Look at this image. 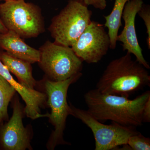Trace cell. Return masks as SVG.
Segmentation results:
<instances>
[{
  "mask_svg": "<svg viewBox=\"0 0 150 150\" xmlns=\"http://www.w3.org/2000/svg\"><path fill=\"white\" fill-rule=\"evenodd\" d=\"M127 144L131 150H149L150 139L144 137L139 132L129 137Z\"/></svg>",
  "mask_w": 150,
  "mask_h": 150,
  "instance_id": "cell-15",
  "label": "cell"
},
{
  "mask_svg": "<svg viewBox=\"0 0 150 150\" xmlns=\"http://www.w3.org/2000/svg\"><path fill=\"white\" fill-rule=\"evenodd\" d=\"M147 70L127 52L108 64L96 89L102 93L129 98L146 86H149L150 76Z\"/></svg>",
  "mask_w": 150,
  "mask_h": 150,
  "instance_id": "cell-2",
  "label": "cell"
},
{
  "mask_svg": "<svg viewBox=\"0 0 150 150\" xmlns=\"http://www.w3.org/2000/svg\"><path fill=\"white\" fill-rule=\"evenodd\" d=\"M130 0H115L114 6L111 13L104 16L105 22V27L108 29L110 39V49L114 50L116 47L118 31L122 25L121 22L122 13L126 3Z\"/></svg>",
  "mask_w": 150,
  "mask_h": 150,
  "instance_id": "cell-13",
  "label": "cell"
},
{
  "mask_svg": "<svg viewBox=\"0 0 150 150\" xmlns=\"http://www.w3.org/2000/svg\"><path fill=\"white\" fill-rule=\"evenodd\" d=\"M138 14L144 22L146 28L148 36L146 39L147 44L148 48L150 49V7L149 5L144 4L142 6V8L138 13Z\"/></svg>",
  "mask_w": 150,
  "mask_h": 150,
  "instance_id": "cell-16",
  "label": "cell"
},
{
  "mask_svg": "<svg viewBox=\"0 0 150 150\" xmlns=\"http://www.w3.org/2000/svg\"><path fill=\"white\" fill-rule=\"evenodd\" d=\"M110 44V37L104 25L91 21L71 47L83 62L96 64L106 55Z\"/></svg>",
  "mask_w": 150,
  "mask_h": 150,
  "instance_id": "cell-8",
  "label": "cell"
},
{
  "mask_svg": "<svg viewBox=\"0 0 150 150\" xmlns=\"http://www.w3.org/2000/svg\"><path fill=\"white\" fill-rule=\"evenodd\" d=\"M87 6H93L94 8L103 10L107 6L106 0H79Z\"/></svg>",
  "mask_w": 150,
  "mask_h": 150,
  "instance_id": "cell-17",
  "label": "cell"
},
{
  "mask_svg": "<svg viewBox=\"0 0 150 150\" xmlns=\"http://www.w3.org/2000/svg\"><path fill=\"white\" fill-rule=\"evenodd\" d=\"M82 76L81 72L66 80L55 81L46 78L42 81L51 113L41 114L40 117H48L50 123L54 127V130L47 143L48 150H54L58 145L69 144L63 137L66 121L69 115V105L67 101V92L70 86L76 82Z\"/></svg>",
  "mask_w": 150,
  "mask_h": 150,
  "instance_id": "cell-4",
  "label": "cell"
},
{
  "mask_svg": "<svg viewBox=\"0 0 150 150\" xmlns=\"http://www.w3.org/2000/svg\"><path fill=\"white\" fill-rule=\"evenodd\" d=\"M69 115L80 120L91 130L95 140V150H115L118 146L127 144L129 137L139 134L135 127L112 122L110 125L101 123L87 110L69 105Z\"/></svg>",
  "mask_w": 150,
  "mask_h": 150,
  "instance_id": "cell-7",
  "label": "cell"
},
{
  "mask_svg": "<svg viewBox=\"0 0 150 150\" xmlns=\"http://www.w3.org/2000/svg\"><path fill=\"white\" fill-rule=\"evenodd\" d=\"M150 97L148 91L133 100L126 97L103 93L96 88L84 95L88 111L100 121L110 120L123 126L135 127L143 125V111Z\"/></svg>",
  "mask_w": 150,
  "mask_h": 150,
  "instance_id": "cell-1",
  "label": "cell"
},
{
  "mask_svg": "<svg viewBox=\"0 0 150 150\" xmlns=\"http://www.w3.org/2000/svg\"><path fill=\"white\" fill-rule=\"evenodd\" d=\"M7 1V0H0V1Z\"/></svg>",
  "mask_w": 150,
  "mask_h": 150,
  "instance_id": "cell-20",
  "label": "cell"
},
{
  "mask_svg": "<svg viewBox=\"0 0 150 150\" xmlns=\"http://www.w3.org/2000/svg\"><path fill=\"white\" fill-rule=\"evenodd\" d=\"M16 92L10 83L0 75V123L8 120V107Z\"/></svg>",
  "mask_w": 150,
  "mask_h": 150,
  "instance_id": "cell-14",
  "label": "cell"
},
{
  "mask_svg": "<svg viewBox=\"0 0 150 150\" xmlns=\"http://www.w3.org/2000/svg\"><path fill=\"white\" fill-rule=\"evenodd\" d=\"M150 122V97L145 103L143 111V123Z\"/></svg>",
  "mask_w": 150,
  "mask_h": 150,
  "instance_id": "cell-18",
  "label": "cell"
},
{
  "mask_svg": "<svg viewBox=\"0 0 150 150\" xmlns=\"http://www.w3.org/2000/svg\"><path fill=\"white\" fill-rule=\"evenodd\" d=\"M0 48L18 59L30 64L39 62L40 52L28 45L15 32L8 30L6 33H0Z\"/></svg>",
  "mask_w": 150,
  "mask_h": 150,
  "instance_id": "cell-11",
  "label": "cell"
},
{
  "mask_svg": "<svg viewBox=\"0 0 150 150\" xmlns=\"http://www.w3.org/2000/svg\"><path fill=\"white\" fill-rule=\"evenodd\" d=\"M92 12L79 0H69L51 20L48 30L54 43L71 47L91 21Z\"/></svg>",
  "mask_w": 150,
  "mask_h": 150,
  "instance_id": "cell-5",
  "label": "cell"
},
{
  "mask_svg": "<svg viewBox=\"0 0 150 150\" xmlns=\"http://www.w3.org/2000/svg\"><path fill=\"white\" fill-rule=\"evenodd\" d=\"M144 4L143 0H130L126 3L122 16L125 25L122 32L117 36V41L122 43L123 51L134 55L137 62L149 69V64L143 56L135 27L136 16Z\"/></svg>",
  "mask_w": 150,
  "mask_h": 150,
  "instance_id": "cell-10",
  "label": "cell"
},
{
  "mask_svg": "<svg viewBox=\"0 0 150 150\" xmlns=\"http://www.w3.org/2000/svg\"><path fill=\"white\" fill-rule=\"evenodd\" d=\"M13 107L11 118L0 128V145L4 150H31V133L27 127L23 126L24 108L17 96L14 98Z\"/></svg>",
  "mask_w": 150,
  "mask_h": 150,
  "instance_id": "cell-9",
  "label": "cell"
},
{
  "mask_svg": "<svg viewBox=\"0 0 150 150\" xmlns=\"http://www.w3.org/2000/svg\"><path fill=\"white\" fill-rule=\"evenodd\" d=\"M0 18L8 30L22 38H36L45 31L41 8L24 0H7L1 4Z\"/></svg>",
  "mask_w": 150,
  "mask_h": 150,
  "instance_id": "cell-3",
  "label": "cell"
},
{
  "mask_svg": "<svg viewBox=\"0 0 150 150\" xmlns=\"http://www.w3.org/2000/svg\"><path fill=\"white\" fill-rule=\"evenodd\" d=\"M38 62L47 78L51 80H66L81 73L83 61L71 47L47 40L40 47Z\"/></svg>",
  "mask_w": 150,
  "mask_h": 150,
  "instance_id": "cell-6",
  "label": "cell"
},
{
  "mask_svg": "<svg viewBox=\"0 0 150 150\" xmlns=\"http://www.w3.org/2000/svg\"><path fill=\"white\" fill-rule=\"evenodd\" d=\"M8 31V29L3 24L2 21L0 18V33H6Z\"/></svg>",
  "mask_w": 150,
  "mask_h": 150,
  "instance_id": "cell-19",
  "label": "cell"
},
{
  "mask_svg": "<svg viewBox=\"0 0 150 150\" xmlns=\"http://www.w3.org/2000/svg\"><path fill=\"white\" fill-rule=\"evenodd\" d=\"M0 60L9 71L16 77L19 83L28 88L35 89L38 82L33 76L30 63L11 56L6 52H0Z\"/></svg>",
  "mask_w": 150,
  "mask_h": 150,
  "instance_id": "cell-12",
  "label": "cell"
}]
</instances>
